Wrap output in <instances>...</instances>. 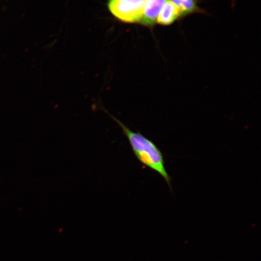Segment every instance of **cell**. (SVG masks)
Instances as JSON below:
<instances>
[{"label": "cell", "mask_w": 261, "mask_h": 261, "mask_svg": "<svg viewBox=\"0 0 261 261\" xmlns=\"http://www.w3.org/2000/svg\"><path fill=\"white\" fill-rule=\"evenodd\" d=\"M145 3V0H109L108 8L118 20L135 23L142 17Z\"/></svg>", "instance_id": "2"}, {"label": "cell", "mask_w": 261, "mask_h": 261, "mask_svg": "<svg viewBox=\"0 0 261 261\" xmlns=\"http://www.w3.org/2000/svg\"><path fill=\"white\" fill-rule=\"evenodd\" d=\"M110 116L122 128L138 161L146 167L161 175L172 192L171 177L166 171L164 155L161 149L151 140L146 138L142 134L133 132L120 120L112 115Z\"/></svg>", "instance_id": "1"}, {"label": "cell", "mask_w": 261, "mask_h": 261, "mask_svg": "<svg viewBox=\"0 0 261 261\" xmlns=\"http://www.w3.org/2000/svg\"><path fill=\"white\" fill-rule=\"evenodd\" d=\"M181 17V12L177 6L168 0L160 13L156 22L162 25H169Z\"/></svg>", "instance_id": "4"}, {"label": "cell", "mask_w": 261, "mask_h": 261, "mask_svg": "<svg viewBox=\"0 0 261 261\" xmlns=\"http://www.w3.org/2000/svg\"><path fill=\"white\" fill-rule=\"evenodd\" d=\"M168 0H145L144 11L140 23L152 27L156 23L158 16Z\"/></svg>", "instance_id": "3"}, {"label": "cell", "mask_w": 261, "mask_h": 261, "mask_svg": "<svg viewBox=\"0 0 261 261\" xmlns=\"http://www.w3.org/2000/svg\"><path fill=\"white\" fill-rule=\"evenodd\" d=\"M177 6L181 12V17L195 13L203 12L198 5L197 0H169Z\"/></svg>", "instance_id": "5"}]
</instances>
